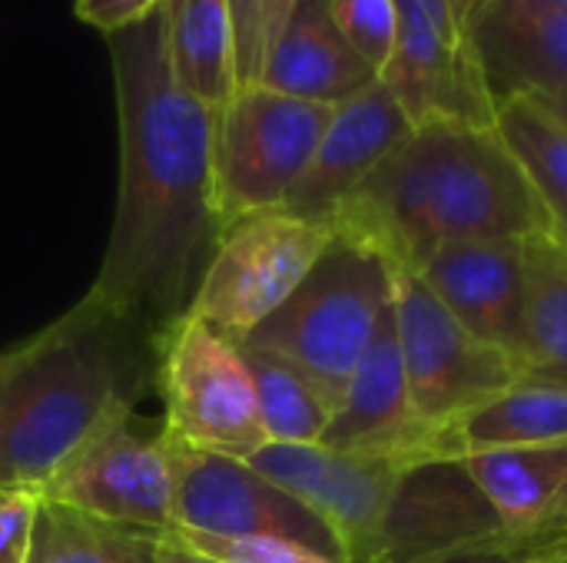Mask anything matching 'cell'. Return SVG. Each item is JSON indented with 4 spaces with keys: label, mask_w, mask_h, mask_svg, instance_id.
<instances>
[{
    "label": "cell",
    "mask_w": 567,
    "mask_h": 563,
    "mask_svg": "<svg viewBox=\"0 0 567 563\" xmlns=\"http://www.w3.org/2000/svg\"><path fill=\"white\" fill-rule=\"evenodd\" d=\"M449 3H452V10H455L458 23L465 27V33H468V27L475 23V17L482 13V7H485L488 0H449Z\"/></svg>",
    "instance_id": "obj_33"
},
{
    "label": "cell",
    "mask_w": 567,
    "mask_h": 563,
    "mask_svg": "<svg viewBox=\"0 0 567 563\" xmlns=\"http://www.w3.org/2000/svg\"><path fill=\"white\" fill-rule=\"evenodd\" d=\"M332 451L395 458L402 465L442 461L435 431H429L409 398L405 365L399 352L395 312H389L349 378L342 402L332 408L322 441Z\"/></svg>",
    "instance_id": "obj_13"
},
{
    "label": "cell",
    "mask_w": 567,
    "mask_h": 563,
    "mask_svg": "<svg viewBox=\"0 0 567 563\" xmlns=\"http://www.w3.org/2000/svg\"><path fill=\"white\" fill-rule=\"evenodd\" d=\"M545 445H567V388L518 385L462 418L445 438V455L462 461L468 455Z\"/></svg>",
    "instance_id": "obj_22"
},
{
    "label": "cell",
    "mask_w": 567,
    "mask_h": 563,
    "mask_svg": "<svg viewBox=\"0 0 567 563\" xmlns=\"http://www.w3.org/2000/svg\"><path fill=\"white\" fill-rule=\"evenodd\" d=\"M332 242V226L282 209L229 222L196 289L189 315L229 338L262 325L312 272Z\"/></svg>",
    "instance_id": "obj_8"
},
{
    "label": "cell",
    "mask_w": 567,
    "mask_h": 563,
    "mask_svg": "<svg viewBox=\"0 0 567 563\" xmlns=\"http://www.w3.org/2000/svg\"><path fill=\"white\" fill-rule=\"evenodd\" d=\"M502 528L462 461H425L402 475L372 563L422 561Z\"/></svg>",
    "instance_id": "obj_15"
},
{
    "label": "cell",
    "mask_w": 567,
    "mask_h": 563,
    "mask_svg": "<svg viewBox=\"0 0 567 563\" xmlns=\"http://www.w3.org/2000/svg\"><path fill=\"white\" fill-rule=\"evenodd\" d=\"M37 511H40V494L33 491L0 494V563H30Z\"/></svg>",
    "instance_id": "obj_30"
},
{
    "label": "cell",
    "mask_w": 567,
    "mask_h": 563,
    "mask_svg": "<svg viewBox=\"0 0 567 563\" xmlns=\"http://www.w3.org/2000/svg\"><path fill=\"white\" fill-rule=\"evenodd\" d=\"M332 113L336 106L296 100L262 83L239 86L216 110L213 196L223 229L286 202L309 169Z\"/></svg>",
    "instance_id": "obj_6"
},
{
    "label": "cell",
    "mask_w": 567,
    "mask_h": 563,
    "mask_svg": "<svg viewBox=\"0 0 567 563\" xmlns=\"http://www.w3.org/2000/svg\"><path fill=\"white\" fill-rule=\"evenodd\" d=\"M498 133L525 166L551 232L567 246V126L542 103L518 96L498 106Z\"/></svg>",
    "instance_id": "obj_23"
},
{
    "label": "cell",
    "mask_w": 567,
    "mask_h": 563,
    "mask_svg": "<svg viewBox=\"0 0 567 563\" xmlns=\"http://www.w3.org/2000/svg\"><path fill=\"white\" fill-rule=\"evenodd\" d=\"M392 312L412 408L435 431L439 455L449 461V431L482 405L518 388L522 372L512 355L475 338L419 272H392Z\"/></svg>",
    "instance_id": "obj_5"
},
{
    "label": "cell",
    "mask_w": 567,
    "mask_h": 563,
    "mask_svg": "<svg viewBox=\"0 0 567 563\" xmlns=\"http://www.w3.org/2000/svg\"><path fill=\"white\" fill-rule=\"evenodd\" d=\"M482 80L505 106L518 96H567V7L555 0H488L468 27Z\"/></svg>",
    "instance_id": "obj_14"
},
{
    "label": "cell",
    "mask_w": 567,
    "mask_h": 563,
    "mask_svg": "<svg viewBox=\"0 0 567 563\" xmlns=\"http://www.w3.org/2000/svg\"><path fill=\"white\" fill-rule=\"evenodd\" d=\"M246 465L306 504L332 531L346 563H372L389 504L412 468L395 458L346 455L326 445H262Z\"/></svg>",
    "instance_id": "obj_12"
},
{
    "label": "cell",
    "mask_w": 567,
    "mask_h": 563,
    "mask_svg": "<svg viewBox=\"0 0 567 563\" xmlns=\"http://www.w3.org/2000/svg\"><path fill=\"white\" fill-rule=\"evenodd\" d=\"M47 501L133 531H173V445L163 421L136 411L96 435L43 488Z\"/></svg>",
    "instance_id": "obj_9"
},
{
    "label": "cell",
    "mask_w": 567,
    "mask_h": 563,
    "mask_svg": "<svg viewBox=\"0 0 567 563\" xmlns=\"http://www.w3.org/2000/svg\"><path fill=\"white\" fill-rule=\"evenodd\" d=\"M153 563H223L216 557H206L199 551H193L186 541H179L173 531H159L153 534Z\"/></svg>",
    "instance_id": "obj_32"
},
{
    "label": "cell",
    "mask_w": 567,
    "mask_h": 563,
    "mask_svg": "<svg viewBox=\"0 0 567 563\" xmlns=\"http://www.w3.org/2000/svg\"><path fill=\"white\" fill-rule=\"evenodd\" d=\"M166 46L176 80L209 110H223L239 90L233 20L226 0H163Z\"/></svg>",
    "instance_id": "obj_21"
},
{
    "label": "cell",
    "mask_w": 567,
    "mask_h": 563,
    "mask_svg": "<svg viewBox=\"0 0 567 563\" xmlns=\"http://www.w3.org/2000/svg\"><path fill=\"white\" fill-rule=\"evenodd\" d=\"M163 0H76L73 13L80 17V23L106 33H116L123 27L140 23L143 17H150Z\"/></svg>",
    "instance_id": "obj_31"
},
{
    "label": "cell",
    "mask_w": 567,
    "mask_h": 563,
    "mask_svg": "<svg viewBox=\"0 0 567 563\" xmlns=\"http://www.w3.org/2000/svg\"><path fill=\"white\" fill-rule=\"evenodd\" d=\"M535 103H542L551 116H558L561 123L567 126V96H551V100H535Z\"/></svg>",
    "instance_id": "obj_34"
},
{
    "label": "cell",
    "mask_w": 567,
    "mask_h": 563,
    "mask_svg": "<svg viewBox=\"0 0 567 563\" xmlns=\"http://www.w3.org/2000/svg\"><path fill=\"white\" fill-rule=\"evenodd\" d=\"M249 365L266 445H319L332 418L329 402L286 362L239 342Z\"/></svg>",
    "instance_id": "obj_25"
},
{
    "label": "cell",
    "mask_w": 567,
    "mask_h": 563,
    "mask_svg": "<svg viewBox=\"0 0 567 563\" xmlns=\"http://www.w3.org/2000/svg\"><path fill=\"white\" fill-rule=\"evenodd\" d=\"M120 192L93 295L140 319L153 335L176 329L213 262L223 226L213 196L216 110L173 73L166 7L106 33Z\"/></svg>",
    "instance_id": "obj_1"
},
{
    "label": "cell",
    "mask_w": 567,
    "mask_h": 563,
    "mask_svg": "<svg viewBox=\"0 0 567 563\" xmlns=\"http://www.w3.org/2000/svg\"><path fill=\"white\" fill-rule=\"evenodd\" d=\"M332 20L342 30V37L352 43V50L382 73L399 33V10L395 0H329Z\"/></svg>",
    "instance_id": "obj_28"
},
{
    "label": "cell",
    "mask_w": 567,
    "mask_h": 563,
    "mask_svg": "<svg viewBox=\"0 0 567 563\" xmlns=\"http://www.w3.org/2000/svg\"><path fill=\"white\" fill-rule=\"evenodd\" d=\"M395 50L379 73L412 126H495L498 106L482 80L468 33L449 0H395Z\"/></svg>",
    "instance_id": "obj_11"
},
{
    "label": "cell",
    "mask_w": 567,
    "mask_h": 563,
    "mask_svg": "<svg viewBox=\"0 0 567 563\" xmlns=\"http://www.w3.org/2000/svg\"><path fill=\"white\" fill-rule=\"evenodd\" d=\"M156 392L169 441L246 461L266 445L239 342L186 315L159 342Z\"/></svg>",
    "instance_id": "obj_7"
},
{
    "label": "cell",
    "mask_w": 567,
    "mask_h": 563,
    "mask_svg": "<svg viewBox=\"0 0 567 563\" xmlns=\"http://www.w3.org/2000/svg\"><path fill=\"white\" fill-rule=\"evenodd\" d=\"M193 551L223 563H339L282 538H213L196 531H173Z\"/></svg>",
    "instance_id": "obj_29"
},
{
    "label": "cell",
    "mask_w": 567,
    "mask_h": 563,
    "mask_svg": "<svg viewBox=\"0 0 567 563\" xmlns=\"http://www.w3.org/2000/svg\"><path fill=\"white\" fill-rule=\"evenodd\" d=\"M462 465L505 528L567 518V445L485 451Z\"/></svg>",
    "instance_id": "obj_20"
},
{
    "label": "cell",
    "mask_w": 567,
    "mask_h": 563,
    "mask_svg": "<svg viewBox=\"0 0 567 563\" xmlns=\"http://www.w3.org/2000/svg\"><path fill=\"white\" fill-rule=\"evenodd\" d=\"M153 534L93 521L40 498L30 563H153Z\"/></svg>",
    "instance_id": "obj_24"
},
{
    "label": "cell",
    "mask_w": 567,
    "mask_h": 563,
    "mask_svg": "<svg viewBox=\"0 0 567 563\" xmlns=\"http://www.w3.org/2000/svg\"><path fill=\"white\" fill-rule=\"evenodd\" d=\"M159 335L86 292L10 348L0 385V494L33 491L156 392Z\"/></svg>",
    "instance_id": "obj_3"
},
{
    "label": "cell",
    "mask_w": 567,
    "mask_h": 563,
    "mask_svg": "<svg viewBox=\"0 0 567 563\" xmlns=\"http://www.w3.org/2000/svg\"><path fill=\"white\" fill-rule=\"evenodd\" d=\"M7 358H10V348L0 352V385H3V372H7Z\"/></svg>",
    "instance_id": "obj_35"
},
{
    "label": "cell",
    "mask_w": 567,
    "mask_h": 563,
    "mask_svg": "<svg viewBox=\"0 0 567 563\" xmlns=\"http://www.w3.org/2000/svg\"><path fill=\"white\" fill-rule=\"evenodd\" d=\"M415 126L389 93L382 80H375L359 96L336 106L319 149L302 173V179L292 186L282 212H292L299 219H312L329 226L339 202L412 133Z\"/></svg>",
    "instance_id": "obj_16"
},
{
    "label": "cell",
    "mask_w": 567,
    "mask_h": 563,
    "mask_svg": "<svg viewBox=\"0 0 567 563\" xmlns=\"http://www.w3.org/2000/svg\"><path fill=\"white\" fill-rule=\"evenodd\" d=\"M332 236L419 272L452 242L532 239L551 219L495 126H415L332 212Z\"/></svg>",
    "instance_id": "obj_2"
},
{
    "label": "cell",
    "mask_w": 567,
    "mask_h": 563,
    "mask_svg": "<svg viewBox=\"0 0 567 563\" xmlns=\"http://www.w3.org/2000/svg\"><path fill=\"white\" fill-rule=\"evenodd\" d=\"M173 445V531L213 538H282L346 563L332 531L292 494L239 458Z\"/></svg>",
    "instance_id": "obj_10"
},
{
    "label": "cell",
    "mask_w": 567,
    "mask_h": 563,
    "mask_svg": "<svg viewBox=\"0 0 567 563\" xmlns=\"http://www.w3.org/2000/svg\"><path fill=\"white\" fill-rule=\"evenodd\" d=\"M412 563H567V518L532 528H502Z\"/></svg>",
    "instance_id": "obj_26"
},
{
    "label": "cell",
    "mask_w": 567,
    "mask_h": 563,
    "mask_svg": "<svg viewBox=\"0 0 567 563\" xmlns=\"http://www.w3.org/2000/svg\"><path fill=\"white\" fill-rule=\"evenodd\" d=\"M555 3H561V7H567V0H555Z\"/></svg>",
    "instance_id": "obj_36"
},
{
    "label": "cell",
    "mask_w": 567,
    "mask_h": 563,
    "mask_svg": "<svg viewBox=\"0 0 567 563\" xmlns=\"http://www.w3.org/2000/svg\"><path fill=\"white\" fill-rule=\"evenodd\" d=\"M226 3H229V20H233L236 80L239 86L259 83L269 50L296 0H226Z\"/></svg>",
    "instance_id": "obj_27"
},
{
    "label": "cell",
    "mask_w": 567,
    "mask_h": 563,
    "mask_svg": "<svg viewBox=\"0 0 567 563\" xmlns=\"http://www.w3.org/2000/svg\"><path fill=\"white\" fill-rule=\"evenodd\" d=\"M379 73L352 50L329 0H296L262 66L259 83L296 100L339 106L369 90Z\"/></svg>",
    "instance_id": "obj_18"
},
{
    "label": "cell",
    "mask_w": 567,
    "mask_h": 563,
    "mask_svg": "<svg viewBox=\"0 0 567 563\" xmlns=\"http://www.w3.org/2000/svg\"><path fill=\"white\" fill-rule=\"evenodd\" d=\"M419 279L482 342L518 365L525 315V239L452 242L435 249Z\"/></svg>",
    "instance_id": "obj_17"
},
{
    "label": "cell",
    "mask_w": 567,
    "mask_h": 563,
    "mask_svg": "<svg viewBox=\"0 0 567 563\" xmlns=\"http://www.w3.org/2000/svg\"><path fill=\"white\" fill-rule=\"evenodd\" d=\"M392 312V269L332 236L302 285L249 335L236 338L299 372L336 408Z\"/></svg>",
    "instance_id": "obj_4"
},
{
    "label": "cell",
    "mask_w": 567,
    "mask_h": 563,
    "mask_svg": "<svg viewBox=\"0 0 567 563\" xmlns=\"http://www.w3.org/2000/svg\"><path fill=\"white\" fill-rule=\"evenodd\" d=\"M522 385L567 388V246L555 232L525 239Z\"/></svg>",
    "instance_id": "obj_19"
}]
</instances>
